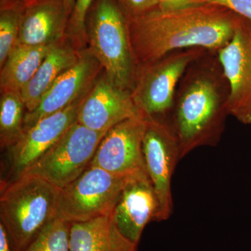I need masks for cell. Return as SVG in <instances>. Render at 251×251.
Instances as JSON below:
<instances>
[{
    "label": "cell",
    "instance_id": "6da1fadb",
    "mask_svg": "<svg viewBox=\"0 0 251 251\" xmlns=\"http://www.w3.org/2000/svg\"><path fill=\"white\" fill-rule=\"evenodd\" d=\"M240 19L227 8L210 3L178 11L156 9L127 18L135 68L179 50L218 52L232 39Z\"/></svg>",
    "mask_w": 251,
    "mask_h": 251
},
{
    "label": "cell",
    "instance_id": "7a4b0ae2",
    "mask_svg": "<svg viewBox=\"0 0 251 251\" xmlns=\"http://www.w3.org/2000/svg\"><path fill=\"white\" fill-rule=\"evenodd\" d=\"M229 96L218 52L206 50L186 69L175 95L171 124L182 158L219 143L229 115Z\"/></svg>",
    "mask_w": 251,
    "mask_h": 251
},
{
    "label": "cell",
    "instance_id": "3957f363",
    "mask_svg": "<svg viewBox=\"0 0 251 251\" xmlns=\"http://www.w3.org/2000/svg\"><path fill=\"white\" fill-rule=\"evenodd\" d=\"M60 189L36 176L1 184L0 219L14 251H24L57 217Z\"/></svg>",
    "mask_w": 251,
    "mask_h": 251
},
{
    "label": "cell",
    "instance_id": "277c9868",
    "mask_svg": "<svg viewBox=\"0 0 251 251\" xmlns=\"http://www.w3.org/2000/svg\"><path fill=\"white\" fill-rule=\"evenodd\" d=\"M87 47L112 84L132 92L135 66L128 39V21L115 0H94L85 18Z\"/></svg>",
    "mask_w": 251,
    "mask_h": 251
},
{
    "label": "cell",
    "instance_id": "5b68a950",
    "mask_svg": "<svg viewBox=\"0 0 251 251\" xmlns=\"http://www.w3.org/2000/svg\"><path fill=\"white\" fill-rule=\"evenodd\" d=\"M206 51L200 48L179 50L135 68L131 94L140 115L171 123L180 80L191 63Z\"/></svg>",
    "mask_w": 251,
    "mask_h": 251
},
{
    "label": "cell",
    "instance_id": "8992f818",
    "mask_svg": "<svg viewBox=\"0 0 251 251\" xmlns=\"http://www.w3.org/2000/svg\"><path fill=\"white\" fill-rule=\"evenodd\" d=\"M128 177L89 166L74 182L60 189L57 218L72 224L112 214Z\"/></svg>",
    "mask_w": 251,
    "mask_h": 251
},
{
    "label": "cell",
    "instance_id": "52a82bcc",
    "mask_svg": "<svg viewBox=\"0 0 251 251\" xmlns=\"http://www.w3.org/2000/svg\"><path fill=\"white\" fill-rule=\"evenodd\" d=\"M107 132H98L75 122L22 175L36 176L59 189L76 180L90 166Z\"/></svg>",
    "mask_w": 251,
    "mask_h": 251
},
{
    "label": "cell",
    "instance_id": "ba28073f",
    "mask_svg": "<svg viewBox=\"0 0 251 251\" xmlns=\"http://www.w3.org/2000/svg\"><path fill=\"white\" fill-rule=\"evenodd\" d=\"M145 120L144 162L158 199L156 221L159 222L166 221L173 214L172 179L182 156L179 140L170 122Z\"/></svg>",
    "mask_w": 251,
    "mask_h": 251
},
{
    "label": "cell",
    "instance_id": "9c48e42d",
    "mask_svg": "<svg viewBox=\"0 0 251 251\" xmlns=\"http://www.w3.org/2000/svg\"><path fill=\"white\" fill-rule=\"evenodd\" d=\"M228 82L229 115L251 125V23L241 16L233 37L218 51Z\"/></svg>",
    "mask_w": 251,
    "mask_h": 251
},
{
    "label": "cell",
    "instance_id": "30bf717a",
    "mask_svg": "<svg viewBox=\"0 0 251 251\" xmlns=\"http://www.w3.org/2000/svg\"><path fill=\"white\" fill-rule=\"evenodd\" d=\"M89 91L65 108L41 119L25 132L22 138L9 150V171L1 184L21 177L76 122L80 104Z\"/></svg>",
    "mask_w": 251,
    "mask_h": 251
},
{
    "label": "cell",
    "instance_id": "8fae6325",
    "mask_svg": "<svg viewBox=\"0 0 251 251\" xmlns=\"http://www.w3.org/2000/svg\"><path fill=\"white\" fill-rule=\"evenodd\" d=\"M145 128V120L140 115L114 126L99 144L90 166L122 176L146 171L143 151Z\"/></svg>",
    "mask_w": 251,
    "mask_h": 251
},
{
    "label": "cell",
    "instance_id": "7c38bea8",
    "mask_svg": "<svg viewBox=\"0 0 251 251\" xmlns=\"http://www.w3.org/2000/svg\"><path fill=\"white\" fill-rule=\"evenodd\" d=\"M103 71L101 64L88 47L81 50L78 61L55 80L37 108L27 112L24 133L41 119L60 111L90 90Z\"/></svg>",
    "mask_w": 251,
    "mask_h": 251
},
{
    "label": "cell",
    "instance_id": "4fadbf2b",
    "mask_svg": "<svg viewBox=\"0 0 251 251\" xmlns=\"http://www.w3.org/2000/svg\"><path fill=\"white\" fill-rule=\"evenodd\" d=\"M139 115L131 92L112 84L103 71L82 100L76 122L95 131L108 132L117 124Z\"/></svg>",
    "mask_w": 251,
    "mask_h": 251
},
{
    "label": "cell",
    "instance_id": "5bb4252c",
    "mask_svg": "<svg viewBox=\"0 0 251 251\" xmlns=\"http://www.w3.org/2000/svg\"><path fill=\"white\" fill-rule=\"evenodd\" d=\"M158 202L146 171L128 177L112 216L117 229L138 245L147 225L156 221Z\"/></svg>",
    "mask_w": 251,
    "mask_h": 251
},
{
    "label": "cell",
    "instance_id": "9a60e30c",
    "mask_svg": "<svg viewBox=\"0 0 251 251\" xmlns=\"http://www.w3.org/2000/svg\"><path fill=\"white\" fill-rule=\"evenodd\" d=\"M69 15L63 0H30L21 15L17 45L52 46L66 37Z\"/></svg>",
    "mask_w": 251,
    "mask_h": 251
},
{
    "label": "cell",
    "instance_id": "2e32d148",
    "mask_svg": "<svg viewBox=\"0 0 251 251\" xmlns=\"http://www.w3.org/2000/svg\"><path fill=\"white\" fill-rule=\"evenodd\" d=\"M80 51L67 36L51 47L34 76L21 92L27 112L34 111L55 80L78 61Z\"/></svg>",
    "mask_w": 251,
    "mask_h": 251
},
{
    "label": "cell",
    "instance_id": "e0dca14e",
    "mask_svg": "<svg viewBox=\"0 0 251 251\" xmlns=\"http://www.w3.org/2000/svg\"><path fill=\"white\" fill-rule=\"evenodd\" d=\"M71 251H138V246L124 237L112 214L85 222L72 223Z\"/></svg>",
    "mask_w": 251,
    "mask_h": 251
},
{
    "label": "cell",
    "instance_id": "ac0fdd59",
    "mask_svg": "<svg viewBox=\"0 0 251 251\" xmlns=\"http://www.w3.org/2000/svg\"><path fill=\"white\" fill-rule=\"evenodd\" d=\"M52 46H16L0 67L1 93L21 94L35 75Z\"/></svg>",
    "mask_w": 251,
    "mask_h": 251
},
{
    "label": "cell",
    "instance_id": "d6986e66",
    "mask_svg": "<svg viewBox=\"0 0 251 251\" xmlns=\"http://www.w3.org/2000/svg\"><path fill=\"white\" fill-rule=\"evenodd\" d=\"M25 104L21 93L4 92L0 98V145L9 150L24 135Z\"/></svg>",
    "mask_w": 251,
    "mask_h": 251
},
{
    "label": "cell",
    "instance_id": "ffe728a7",
    "mask_svg": "<svg viewBox=\"0 0 251 251\" xmlns=\"http://www.w3.org/2000/svg\"><path fill=\"white\" fill-rule=\"evenodd\" d=\"M25 3L0 4V67L17 46Z\"/></svg>",
    "mask_w": 251,
    "mask_h": 251
},
{
    "label": "cell",
    "instance_id": "44dd1931",
    "mask_svg": "<svg viewBox=\"0 0 251 251\" xmlns=\"http://www.w3.org/2000/svg\"><path fill=\"white\" fill-rule=\"evenodd\" d=\"M70 223L56 218L24 251H71Z\"/></svg>",
    "mask_w": 251,
    "mask_h": 251
},
{
    "label": "cell",
    "instance_id": "7402d4cb",
    "mask_svg": "<svg viewBox=\"0 0 251 251\" xmlns=\"http://www.w3.org/2000/svg\"><path fill=\"white\" fill-rule=\"evenodd\" d=\"M94 0H75L74 10L69 17L66 36L78 50L87 47L85 18Z\"/></svg>",
    "mask_w": 251,
    "mask_h": 251
},
{
    "label": "cell",
    "instance_id": "603a6c76",
    "mask_svg": "<svg viewBox=\"0 0 251 251\" xmlns=\"http://www.w3.org/2000/svg\"><path fill=\"white\" fill-rule=\"evenodd\" d=\"M127 18L138 17L158 9V0H115Z\"/></svg>",
    "mask_w": 251,
    "mask_h": 251
},
{
    "label": "cell",
    "instance_id": "cb8c5ba5",
    "mask_svg": "<svg viewBox=\"0 0 251 251\" xmlns=\"http://www.w3.org/2000/svg\"><path fill=\"white\" fill-rule=\"evenodd\" d=\"M210 4L220 5L233 11L251 23V0H206Z\"/></svg>",
    "mask_w": 251,
    "mask_h": 251
},
{
    "label": "cell",
    "instance_id": "d4e9b609",
    "mask_svg": "<svg viewBox=\"0 0 251 251\" xmlns=\"http://www.w3.org/2000/svg\"><path fill=\"white\" fill-rule=\"evenodd\" d=\"M206 3V0H158V9L162 11H178Z\"/></svg>",
    "mask_w": 251,
    "mask_h": 251
},
{
    "label": "cell",
    "instance_id": "484cf974",
    "mask_svg": "<svg viewBox=\"0 0 251 251\" xmlns=\"http://www.w3.org/2000/svg\"><path fill=\"white\" fill-rule=\"evenodd\" d=\"M0 251H14L4 226L0 223Z\"/></svg>",
    "mask_w": 251,
    "mask_h": 251
},
{
    "label": "cell",
    "instance_id": "4316f807",
    "mask_svg": "<svg viewBox=\"0 0 251 251\" xmlns=\"http://www.w3.org/2000/svg\"><path fill=\"white\" fill-rule=\"evenodd\" d=\"M65 6L66 10H67L68 14L69 15L70 17L72 14L73 10H74V4H75V0H63Z\"/></svg>",
    "mask_w": 251,
    "mask_h": 251
},
{
    "label": "cell",
    "instance_id": "83f0119b",
    "mask_svg": "<svg viewBox=\"0 0 251 251\" xmlns=\"http://www.w3.org/2000/svg\"><path fill=\"white\" fill-rule=\"evenodd\" d=\"M30 1V0H0V4L12 2H23L25 4V3H27V1Z\"/></svg>",
    "mask_w": 251,
    "mask_h": 251
}]
</instances>
